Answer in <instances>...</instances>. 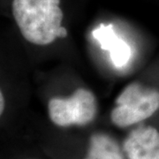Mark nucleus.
<instances>
[{"label":"nucleus","instance_id":"f257e3e1","mask_svg":"<svg viewBox=\"0 0 159 159\" xmlns=\"http://www.w3.org/2000/svg\"><path fill=\"white\" fill-rule=\"evenodd\" d=\"M60 0H12V14L22 36L35 45L45 46L66 35L62 27Z\"/></svg>","mask_w":159,"mask_h":159},{"label":"nucleus","instance_id":"f03ea898","mask_svg":"<svg viewBox=\"0 0 159 159\" xmlns=\"http://www.w3.org/2000/svg\"><path fill=\"white\" fill-rule=\"evenodd\" d=\"M111 112L113 124L119 127L142 122L159 110V91L139 82L127 85L116 98Z\"/></svg>","mask_w":159,"mask_h":159},{"label":"nucleus","instance_id":"7ed1b4c3","mask_svg":"<svg viewBox=\"0 0 159 159\" xmlns=\"http://www.w3.org/2000/svg\"><path fill=\"white\" fill-rule=\"evenodd\" d=\"M48 112L51 121L59 126L87 125L97 115V99L93 92L79 88L68 97L51 98Z\"/></svg>","mask_w":159,"mask_h":159},{"label":"nucleus","instance_id":"20e7f679","mask_svg":"<svg viewBox=\"0 0 159 159\" xmlns=\"http://www.w3.org/2000/svg\"><path fill=\"white\" fill-rule=\"evenodd\" d=\"M129 159H159V133L152 126L132 131L124 142Z\"/></svg>","mask_w":159,"mask_h":159},{"label":"nucleus","instance_id":"39448f33","mask_svg":"<svg viewBox=\"0 0 159 159\" xmlns=\"http://www.w3.org/2000/svg\"><path fill=\"white\" fill-rule=\"evenodd\" d=\"M94 39L104 51H109L111 60L116 67H123L131 57V48L125 40L116 34L112 25H100L92 32Z\"/></svg>","mask_w":159,"mask_h":159},{"label":"nucleus","instance_id":"423d86ee","mask_svg":"<svg viewBox=\"0 0 159 159\" xmlns=\"http://www.w3.org/2000/svg\"><path fill=\"white\" fill-rule=\"evenodd\" d=\"M85 159H122V155L113 139L103 134H97L91 137Z\"/></svg>","mask_w":159,"mask_h":159},{"label":"nucleus","instance_id":"0eeeda50","mask_svg":"<svg viewBox=\"0 0 159 159\" xmlns=\"http://www.w3.org/2000/svg\"><path fill=\"white\" fill-rule=\"evenodd\" d=\"M5 108H6V100H5V97H4L2 91L0 89V117L4 112Z\"/></svg>","mask_w":159,"mask_h":159}]
</instances>
